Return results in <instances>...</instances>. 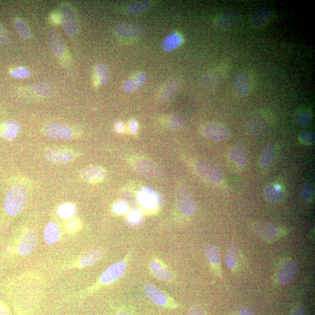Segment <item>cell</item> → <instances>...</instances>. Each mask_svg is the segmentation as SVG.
<instances>
[{
  "label": "cell",
  "mask_w": 315,
  "mask_h": 315,
  "mask_svg": "<svg viewBox=\"0 0 315 315\" xmlns=\"http://www.w3.org/2000/svg\"><path fill=\"white\" fill-rule=\"evenodd\" d=\"M28 198L27 189L21 185H15L6 192L4 201V210L10 216L17 215L23 210Z\"/></svg>",
  "instance_id": "6da1fadb"
},
{
  "label": "cell",
  "mask_w": 315,
  "mask_h": 315,
  "mask_svg": "<svg viewBox=\"0 0 315 315\" xmlns=\"http://www.w3.org/2000/svg\"><path fill=\"white\" fill-rule=\"evenodd\" d=\"M196 172L202 179L213 184H220L223 181V175L218 167L210 160L200 159L195 163Z\"/></svg>",
  "instance_id": "7a4b0ae2"
},
{
  "label": "cell",
  "mask_w": 315,
  "mask_h": 315,
  "mask_svg": "<svg viewBox=\"0 0 315 315\" xmlns=\"http://www.w3.org/2000/svg\"><path fill=\"white\" fill-rule=\"evenodd\" d=\"M137 200L143 208L152 213L159 208L163 203L162 196L149 188L140 190L137 195Z\"/></svg>",
  "instance_id": "3957f363"
},
{
  "label": "cell",
  "mask_w": 315,
  "mask_h": 315,
  "mask_svg": "<svg viewBox=\"0 0 315 315\" xmlns=\"http://www.w3.org/2000/svg\"><path fill=\"white\" fill-rule=\"evenodd\" d=\"M177 206L181 213L185 215H191L195 213L196 205L192 193L185 187L179 189L177 194Z\"/></svg>",
  "instance_id": "277c9868"
},
{
  "label": "cell",
  "mask_w": 315,
  "mask_h": 315,
  "mask_svg": "<svg viewBox=\"0 0 315 315\" xmlns=\"http://www.w3.org/2000/svg\"><path fill=\"white\" fill-rule=\"evenodd\" d=\"M44 132L47 137L56 140L68 141L75 137V133L72 128L59 123L47 124L44 127Z\"/></svg>",
  "instance_id": "5b68a950"
},
{
  "label": "cell",
  "mask_w": 315,
  "mask_h": 315,
  "mask_svg": "<svg viewBox=\"0 0 315 315\" xmlns=\"http://www.w3.org/2000/svg\"><path fill=\"white\" fill-rule=\"evenodd\" d=\"M202 134L209 140L220 142L229 139L231 133L228 128L224 125L211 123L205 125L202 128Z\"/></svg>",
  "instance_id": "8992f818"
},
{
  "label": "cell",
  "mask_w": 315,
  "mask_h": 315,
  "mask_svg": "<svg viewBox=\"0 0 315 315\" xmlns=\"http://www.w3.org/2000/svg\"><path fill=\"white\" fill-rule=\"evenodd\" d=\"M268 118L262 112H256L247 118L246 123L247 130L253 136H259L264 133L268 129Z\"/></svg>",
  "instance_id": "52a82bcc"
},
{
  "label": "cell",
  "mask_w": 315,
  "mask_h": 315,
  "mask_svg": "<svg viewBox=\"0 0 315 315\" xmlns=\"http://www.w3.org/2000/svg\"><path fill=\"white\" fill-rule=\"evenodd\" d=\"M60 14L61 23L66 33L69 35L76 34L79 30L78 19L73 9L69 6H63L61 8Z\"/></svg>",
  "instance_id": "ba28073f"
},
{
  "label": "cell",
  "mask_w": 315,
  "mask_h": 315,
  "mask_svg": "<svg viewBox=\"0 0 315 315\" xmlns=\"http://www.w3.org/2000/svg\"><path fill=\"white\" fill-rule=\"evenodd\" d=\"M126 267V263L124 260L115 263L103 272L99 281L103 284L112 283L124 274Z\"/></svg>",
  "instance_id": "9c48e42d"
},
{
  "label": "cell",
  "mask_w": 315,
  "mask_h": 315,
  "mask_svg": "<svg viewBox=\"0 0 315 315\" xmlns=\"http://www.w3.org/2000/svg\"><path fill=\"white\" fill-rule=\"evenodd\" d=\"M134 166L138 173L147 178L156 179L162 175L160 170L155 164L147 159L137 160L134 163Z\"/></svg>",
  "instance_id": "30bf717a"
},
{
  "label": "cell",
  "mask_w": 315,
  "mask_h": 315,
  "mask_svg": "<svg viewBox=\"0 0 315 315\" xmlns=\"http://www.w3.org/2000/svg\"><path fill=\"white\" fill-rule=\"evenodd\" d=\"M107 175V170L102 167L97 166L86 167L81 173L83 181L89 184L100 183L104 181Z\"/></svg>",
  "instance_id": "8fae6325"
},
{
  "label": "cell",
  "mask_w": 315,
  "mask_h": 315,
  "mask_svg": "<svg viewBox=\"0 0 315 315\" xmlns=\"http://www.w3.org/2000/svg\"><path fill=\"white\" fill-rule=\"evenodd\" d=\"M298 271L297 263L293 260L285 261L277 272V278L279 282L287 284L296 276Z\"/></svg>",
  "instance_id": "7c38bea8"
},
{
  "label": "cell",
  "mask_w": 315,
  "mask_h": 315,
  "mask_svg": "<svg viewBox=\"0 0 315 315\" xmlns=\"http://www.w3.org/2000/svg\"><path fill=\"white\" fill-rule=\"evenodd\" d=\"M38 242L37 234L28 231L21 237L18 246V252L22 256H28L34 251Z\"/></svg>",
  "instance_id": "4fadbf2b"
},
{
  "label": "cell",
  "mask_w": 315,
  "mask_h": 315,
  "mask_svg": "<svg viewBox=\"0 0 315 315\" xmlns=\"http://www.w3.org/2000/svg\"><path fill=\"white\" fill-rule=\"evenodd\" d=\"M253 230L256 234L263 238L271 239L277 237L280 231L278 228L268 222H258L253 225Z\"/></svg>",
  "instance_id": "5bb4252c"
},
{
  "label": "cell",
  "mask_w": 315,
  "mask_h": 315,
  "mask_svg": "<svg viewBox=\"0 0 315 315\" xmlns=\"http://www.w3.org/2000/svg\"><path fill=\"white\" fill-rule=\"evenodd\" d=\"M226 78V73L224 70L215 69L211 70L202 77V85L208 89H214L219 86Z\"/></svg>",
  "instance_id": "9a60e30c"
},
{
  "label": "cell",
  "mask_w": 315,
  "mask_h": 315,
  "mask_svg": "<svg viewBox=\"0 0 315 315\" xmlns=\"http://www.w3.org/2000/svg\"><path fill=\"white\" fill-rule=\"evenodd\" d=\"M234 86L239 95L248 94L252 86V79L249 74L246 72L237 73L234 79Z\"/></svg>",
  "instance_id": "2e32d148"
},
{
  "label": "cell",
  "mask_w": 315,
  "mask_h": 315,
  "mask_svg": "<svg viewBox=\"0 0 315 315\" xmlns=\"http://www.w3.org/2000/svg\"><path fill=\"white\" fill-rule=\"evenodd\" d=\"M44 156L50 162L62 164L72 162L76 158L72 153L59 149H48L45 151Z\"/></svg>",
  "instance_id": "e0dca14e"
},
{
  "label": "cell",
  "mask_w": 315,
  "mask_h": 315,
  "mask_svg": "<svg viewBox=\"0 0 315 315\" xmlns=\"http://www.w3.org/2000/svg\"><path fill=\"white\" fill-rule=\"evenodd\" d=\"M144 292L149 300L158 306H168L169 300L168 297L159 289L152 284H147L144 287Z\"/></svg>",
  "instance_id": "ac0fdd59"
},
{
  "label": "cell",
  "mask_w": 315,
  "mask_h": 315,
  "mask_svg": "<svg viewBox=\"0 0 315 315\" xmlns=\"http://www.w3.org/2000/svg\"><path fill=\"white\" fill-rule=\"evenodd\" d=\"M115 32L120 37L136 38L140 36L142 30L139 25L118 23L115 26Z\"/></svg>",
  "instance_id": "d6986e66"
},
{
  "label": "cell",
  "mask_w": 315,
  "mask_h": 315,
  "mask_svg": "<svg viewBox=\"0 0 315 315\" xmlns=\"http://www.w3.org/2000/svg\"><path fill=\"white\" fill-rule=\"evenodd\" d=\"M229 156L234 162L240 166H245L248 163L249 153L242 144H236L231 148Z\"/></svg>",
  "instance_id": "ffe728a7"
},
{
  "label": "cell",
  "mask_w": 315,
  "mask_h": 315,
  "mask_svg": "<svg viewBox=\"0 0 315 315\" xmlns=\"http://www.w3.org/2000/svg\"><path fill=\"white\" fill-rule=\"evenodd\" d=\"M20 125L14 120H7L0 124V137L11 141L18 136Z\"/></svg>",
  "instance_id": "44dd1931"
},
{
  "label": "cell",
  "mask_w": 315,
  "mask_h": 315,
  "mask_svg": "<svg viewBox=\"0 0 315 315\" xmlns=\"http://www.w3.org/2000/svg\"><path fill=\"white\" fill-rule=\"evenodd\" d=\"M151 271L153 275L161 280L172 282L173 279V274L162 263L154 260L150 265Z\"/></svg>",
  "instance_id": "7402d4cb"
},
{
  "label": "cell",
  "mask_w": 315,
  "mask_h": 315,
  "mask_svg": "<svg viewBox=\"0 0 315 315\" xmlns=\"http://www.w3.org/2000/svg\"><path fill=\"white\" fill-rule=\"evenodd\" d=\"M271 15V11L268 8H259L253 12L250 22L255 28H262L269 21Z\"/></svg>",
  "instance_id": "603a6c76"
},
{
  "label": "cell",
  "mask_w": 315,
  "mask_h": 315,
  "mask_svg": "<svg viewBox=\"0 0 315 315\" xmlns=\"http://www.w3.org/2000/svg\"><path fill=\"white\" fill-rule=\"evenodd\" d=\"M264 196L267 201L277 203L283 200L284 192L278 186L268 185L265 188Z\"/></svg>",
  "instance_id": "cb8c5ba5"
},
{
  "label": "cell",
  "mask_w": 315,
  "mask_h": 315,
  "mask_svg": "<svg viewBox=\"0 0 315 315\" xmlns=\"http://www.w3.org/2000/svg\"><path fill=\"white\" fill-rule=\"evenodd\" d=\"M179 91L178 83L175 81H169L163 86L159 95L160 100L166 102L172 100L178 94Z\"/></svg>",
  "instance_id": "d4e9b609"
},
{
  "label": "cell",
  "mask_w": 315,
  "mask_h": 315,
  "mask_svg": "<svg viewBox=\"0 0 315 315\" xmlns=\"http://www.w3.org/2000/svg\"><path fill=\"white\" fill-rule=\"evenodd\" d=\"M276 156V149L275 146L269 144L263 150L261 157H260V165L263 169L271 168L274 162Z\"/></svg>",
  "instance_id": "484cf974"
},
{
  "label": "cell",
  "mask_w": 315,
  "mask_h": 315,
  "mask_svg": "<svg viewBox=\"0 0 315 315\" xmlns=\"http://www.w3.org/2000/svg\"><path fill=\"white\" fill-rule=\"evenodd\" d=\"M104 254V251L101 249H96L86 253L80 258L79 266L81 268H86L94 265L102 258Z\"/></svg>",
  "instance_id": "4316f807"
},
{
  "label": "cell",
  "mask_w": 315,
  "mask_h": 315,
  "mask_svg": "<svg viewBox=\"0 0 315 315\" xmlns=\"http://www.w3.org/2000/svg\"><path fill=\"white\" fill-rule=\"evenodd\" d=\"M184 40V38L182 35L178 33L170 34L164 39L162 48L165 51H171L178 48L181 45Z\"/></svg>",
  "instance_id": "83f0119b"
},
{
  "label": "cell",
  "mask_w": 315,
  "mask_h": 315,
  "mask_svg": "<svg viewBox=\"0 0 315 315\" xmlns=\"http://www.w3.org/2000/svg\"><path fill=\"white\" fill-rule=\"evenodd\" d=\"M293 121L298 126L307 127L309 126L313 121V115L308 109H300L294 114Z\"/></svg>",
  "instance_id": "f1b7e54d"
},
{
  "label": "cell",
  "mask_w": 315,
  "mask_h": 315,
  "mask_svg": "<svg viewBox=\"0 0 315 315\" xmlns=\"http://www.w3.org/2000/svg\"><path fill=\"white\" fill-rule=\"evenodd\" d=\"M205 256L211 266H218L221 262V252L219 248L214 244H208L205 247Z\"/></svg>",
  "instance_id": "f546056e"
},
{
  "label": "cell",
  "mask_w": 315,
  "mask_h": 315,
  "mask_svg": "<svg viewBox=\"0 0 315 315\" xmlns=\"http://www.w3.org/2000/svg\"><path fill=\"white\" fill-rule=\"evenodd\" d=\"M60 237V230L55 223L48 224L44 230V239L48 245L55 243Z\"/></svg>",
  "instance_id": "4dcf8cb0"
},
{
  "label": "cell",
  "mask_w": 315,
  "mask_h": 315,
  "mask_svg": "<svg viewBox=\"0 0 315 315\" xmlns=\"http://www.w3.org/2000/svg\"><path fill=\"white\" fill-rule=\"evenodd\" d=\"M238 256V247H237L236 243L231 242L228 247L226 257V262L228 268H234V267L236 265Z\"/></svg>",
  "instance_id": "1f68e13d"
},
{
  "label": "cell",
  "mask_w": 315,
  "mask_h": 315,
  "mask_svg": "<svg viewBox=\"0 0 315 315\" xmlns=\"http://www.w3.org/2000/svg\"><path fill=\"white\" fill-rule=\"evenodd\" d=\"M152 5L150 1H135L127 6V10L131 14H140L149 10Z\"/></svg>",
  "instance_id": "d6a6232c"
},
{
  "label": "cell",
  "mask_w": 315,
  "mask_h": 315,
  "mask_svg": "<svg viewBox=\"0 0 315 315\" xmlns=\"http://www.w3.org/2000/svg\"><path fill=\"white\" fill-rule=\"evenodd\" d=\"M239 16L235 12L224 13L217 19V25L221 28H229L236 23Z\"/></svg>",
  "instance_id": "836d02e7"
},
{
  "label": "cell",
  "mask_w": 315,
  "mask_h": 315,
  "mask_svg": "<svg viewBox=\"0 0 315 315\" xmlns=\"http://www.w3.org/2000/svg\"><path fill=\"white\" fill-rule=\"evenodd\" d=\"M96 79L100 84H106L110 79V73L108 67L102 63H98L95 67Z\"/></svg>",
  "instance_id": "e575fe53"
},
{
  "label": "cell",
  "mask_w": 315,
  "mask_h": 315,
  "mask_svg": "<svg viewBox=\"0 0 315 315\" xmlns=\"http://www.w3.org/2000/svg\"><path fill=\"white\" fill-rule=\"evenodd\" d=\"M76 208L72 203H65L60 205L58 208V214L63 218H69L75 215Z\"/></svg>",
  "instance_id": "d590c367"
},
{
  "label": "cell",
  "mask_w": 315,
  "mask_h": 315,
  "mask_svg": "<svg viewBox=\"0 0 315 315\" xmlns=\"http://www.w3.org/2000/svg\"><path fill=\"white\" fill-rule=\"evenodd\" d=\"M14 25L19 34L22 37L28 38L31 36V31L27 24L23 19L21 18H16L14 21Z\"/></svg>",
  "instance_id": "8d00e7d4"
},
{
  "label": "cell",
  "mask_w": 315,
  "mask_h": 315,
  "mask_svg": "<svg viewBox=\"0 0 315 315\" xmlns=\"http://www.w3.org/2000/svg\"><path fill=\"white\" fill-rule=\"evenodd\" d=\"M50 47L53 53L58 57H62L65 53V46L60 39L54 38L50 41Z\"/></svg>",
  "instance_id": "74e56055"
},
{
  "label": "cell",
  "mask_w": 315,
  "mask_h": 315,
  "mask_svg": "<svg viewBox=\"0 0 315 315\" xmlns=\"http://www.w3.org/2000/svg\"><path fill=\"white\" fill-rule=\"evenodd\" d=\"M184 125V120L181 116L174 115L171 116L168 120V127L171 130L181 129Z\"/></svg>",
  "instance_id": "f35d334b"
},
{
  "label": "cell",
  "mask_w": 315,
  "mask_h": 315,
  "mask_svg": "<svg viewBox=\"0 0 315 315\" xmlns=\"http://www.w3.org/2000/svg\"><path fill=\"white\" fill-rule=\"evenodd\" d=\"M314 194L315 186L312 183H307L302 188L301 195L305 200H310L313 198Z\"/></svg>",
  "instance_id": "ab89813d"
},
{
  "label": "cell",
  "mask_w": 315,
  "mask_h": 315,
  "mask_svg": "<svg viewBox=\"0 0 315 315\" xmlns=\"http://www.w3.org/2000/svg\"><path fill=\"white\" fill-rule=\"evenodd\" d=\"M299 139L304 144L311 145L315 143V136L313 131L305 130L301 133L299 136Z\"/></svg>",
  "instance_id": "60d3db41"
},
{
  "label": "cell",
  "mask_w": 315,
  "mask_h": 315,
  "mask_svg": "<svg viewBox=\"0 0 315 315\" xmlns=\"http://www.w3.org/2000/svg\"><path fill=\"white\" fill-rule=\"evenodd\" d=\"M128 210V205L126 202L119 200L115 202L112 206V211L118 215H122L126 213Z\"/></svg>",
  "instance_id": "b9f144b4"
},
{
  "label": "cell",
  "mask_w": 315,
  "mask_h": 315,
  "mask_svg": "<svg viewBox=\"0 0 315 315\" xmlns=\"http://www.w3.org/2000/svg\"><path fill=\"white\" fill-rule=\"evenodd\" d=\"M11 75L15 78L25 79H27L31 76L30 71L25 67H19L11 71Z\"/></svg>",
  "instance_id": "7bdbcfd3"
},
{
  "label": "cell",
  "mask_w": 315,
  "mask_h": 315,
  "mask_svg": "<svg viewBox=\"0 0 315 315\" xmlns=\"http://www.w3.org/2000/svg\"><path fill=\"white\" fill-rule=\"evenodd\" d=\"M32 89L37 94L43 96L49 95L51 91L49 85L46 83L35 85L32 86Z\"/></svg>",
  "instance_id": "ee69618b"
},
{
  "label": "cell",
  "mask_w": 315,
  "mask_h": 315,
  "mask_svg": "<svg viewBox=\"0 0 315 315\" xmlns=\"http://www.w3.org/2000/svg\"><path fill=\"white\" fill-rule=\"evenodd\" d=\"M141 219H142V216L139 211L133 210L128 214L127 217V221L131 225L139 224Z\"/></svg>",
  "instance_id": "f6af8a7d"
},
{
  "label": "cell",
  "mask_w": 315,
  "mask_h": 315,
  "mask_svg": "<svg viewBox=\"0 0 315 315\" xmlns=\"http://www.w3.org/2000/svg\"><path fill=\"white\" fill-rule=\"evenodd\" d=\"M10 38L8 32L4 25L0 24V44H6L8 43Z\"/></svg>",
  "instance_id": "bcb514c9"
},
{
  "label": "cell",
  "mask_w": 315,
  "mask_h": 315,
  "mask_svg": "<svg viewBox=\"0 0 315 315\" xmlns=\"http://www.w3.org/2000/svg\"><path fill=\"white\" fill-rule=\"evenodd\" d=\"M82 224L79 220H74L67 226V231L70 234H75L81 229Z\"/></svg>",
  "instance_id": "7dc6e473"
},
{
  "label": "cell",
  "mask_w": 315,
  "mask_h": 315,
  "mask_svg": "<svg viewBox=\"0 0 315 315\" xmlns=\"http://www.w3.org/2000/svg\"><path fill=\"white\" fill-rule=\"evenodd\" d=\"M147 79V77L145 74L140 73L138 75L134 80L135 86L136 89H139L145 83Z\"/></svg>",
  "instance_id": "c3c4849f"
},
{
  "label": "cell",
  "mask_w": 315,
  "mask_h": 315,
  "mask_svg": "<svg viewBox=\"0 0 315 315\" xmlns=\"http://www.w3.org/2000/svg\"><path fill=\"white\" fill-rule=\"evenodd\" d=\"M123 89L127 92H131L136 90L133 79H128L124 82Z\"/></svg>",
  "instance_id": "681fc988"
},
{
  "label": "cell",
  "mask_w": 315,
  "mask_h": 315,
  "mask_svg": "<svg viewBox=\"0 0 315 315\" xmlns=\"http://www.w3.org/2000/svg\"><path fill=\"white\" fill-rule=\"evenodd\" d=\"M188 315H204V311L200 305H195L190 310Z\"/></svg>",
  "instance_id": "f907efd6"
},
{
  "label": "cell",
  "mask_w": 315,
  "mask_h": 315,
  "mask_svg": "<svg viewBox=\"0 0 315 315\" xmlns=\"http://www.w3.org/2000/svg\"><path fill=\"white\" fill-rule=\"evenodd\" d=\"M0 315H10L7 306L0 300Z\"/></svg>",
  "instance_id": "816d5d0a"
},
{
  "label": "cell",
  "mask_w": 315,
  "mask_h": 315,
  "mask_svg": "<svg viewBox=\"0 0 315 315\" xmlns=\"http://www.w3.org/2000/svg\"><path fill=\"white\" fill-rule=\"evenodd\" d=\"M239 315H256V314L250 308L243 307L239 311Z\"/></svg>",
  "instance_id": "f5cc1de1"
},
{
  "label": "cell",
  "mask_w": 315,
  "mask_h": 315,
  "mask_svg": "<svg viewBox=\"0 0 315 315\" xmlns=\"http://www.w3.org/2000/svg\"><path fill=\"white\" fill-rule=\"evenodd\" d=\"M51 21L54 24H58L61 23V17L60 13L53 12L50 15Z\"/></svg>",
  "instance_id": "db71d44e"
},
{
  "label": "cell",
  "mask_w": 315,
  "mask_h": 315,
  "mask_svg": "<svg viewBox=\"0 0 315 315\" xmlns=\"http://www.w3.org/2000/svg\"><path fill=\"white\" fill-rule=\"evenodd\" d=\"M290 315H306L304 308L302 307H298L292 311Z\"/></svg>",
  "instance_id": "11a10c76"
},
{
  "label": "cell",
  "mask_w": 315,
  "mask_h": 315,
  "mask_svg": "<svg viewBox=\"0 0 315 315\" xmlns=\"http://www.w3.org/2000/svg\"><path fill=\"white\" fill-rule=\"evenodd\" d=\"M130 130L131 133L136 134L138 129V124L135 120H131L130 122Z\"/></svg>",
  "instance_id": "9f6ffc18"
},
{
  "label": "cell",
  "mask_w": 315,
  "mask_h": 315,
  "mask_svg": "<svg viewBox=\"0 0 315 315\" xmlns=\"http://www.w3.org/2000/svg\"><path fill=\"white\" fill-rule=\"evenodd\" d=\"M115 130H117V132L119 133H122L124 132V127L123 123L120 121H118L115 124Z\"/></svg>",
  "instance_id": "6f0895ef"
},
{
  "label": "cell",
  "mask_w": 315,
  "mask_h": 315,
  "mask_svg": "<svg viewBox=\"0 0 315 315\" xmlns=\"http://www.w3.org/2000/svg\"><path fill=\"white\" fill-rule=\"evenodd\" d=\"M119 315H131L130 314L126 313V312H121Z\"/></svg>",
  "instance_id": "680465c9"
}]
</instances>
